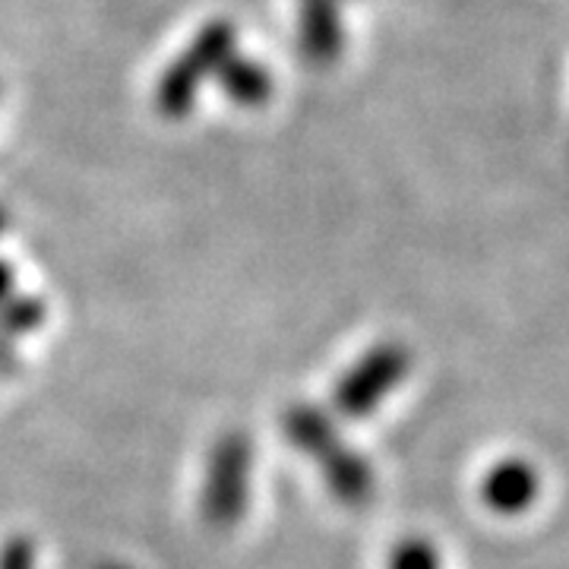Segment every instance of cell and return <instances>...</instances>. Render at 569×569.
<instances>
[{"instance_id":"7a4b0ae2","label":"cell","mask_w":569,"mask_h":569,"mask_svg":"<svg viewBox=\"0 0 569 569\" xmlns=\"http://www.w3.org/2000/svg\"><path fill=\"white\" fill-rule=\"evenodd\" d=\"M234 39L238 29L231 20L206 22L156 82V111L168 121L187 118L200 99L203 82L216 77L219 67L234 54Z\"/></svg>"},{"instance_id":"30bf717a","label":"cell","mask_w":569,"mask_h":569,"mask_svg":"<svg viewBox=\"0 0 569 569\" xmlns=\"http://www.w3.org/2000/svg\"><path fill=\"white\" fill-rule=\"evenodd\" d=\"M0 569H36V548L26 535H13L0 548Z\"/></svg>"},{"instance_id":"8992f818","label":"cell","mask_w":569,"mask_h":569,"mask_svg":"<svg viewBox=\"0 0 569 569\" xmlns=\"http://www.w3.org/2000/svg\"><path fill=\"white\" fill-rule=\"evenodd\" d=\"M301 44L313 63H329L342 51L339 0H301Z\"/></svg>"},{"instance_id":"6da1fadb","label":"cell","mask_w":569,"mask_h":569,"mask_svg":"<svg viewBox=\"0 0 569 569\" xmlns=\"http://www.w3.org/2000/svg\"><path fill=\"white\" fill-rule=\"evenodd\" d=\"M282 430L288 443L301 449L313 462H320L326 488L332 497L346 507H365L373 493V471L365 459L348 449L332 421L326 418L320 408L313 406H291L284 408Z\"/></svg>"},{"instance_id":"52a82bcc","label":"cell","mask_w":569,"mask_h":569,"mask_svg":"<svg viewBox=\"0 0 569 569\" xmlns=\"http://www.w3.org/2000/svg\"><path fill=\"white\" fill-rule=\"evenodd\" d=\"M216 80L222 86L224 96L234 104H241V108H260L272 96V73L260 61H253V58L231 54L219 67Z\"/></svg>"},{"instance_id":"7c38bea8","label":"cell","mask_w":569,"mask_h":569,"mask_svg":"<svg viewBox=\"0 0 569 569\" xmlns=\"http://www.w3.org/2000/svg\"><path fill=\"white\" fill-rule=\"evenodd\" d=\"M3 228H7V209L0 206V234H3Z\"/></svg>"},{"instance_id":"277c9868","label":"cell","mask_w":569,"mask_h":569,"mask_svg":"<svg viewBox=\"0 0 569 569\" xmlns=\"http://www.w3.org/2000/svg\"><path fill=\"white\" fill-rule=\"evenodd\" d=\"M408 373V351L396 342L367 351L358 365L336 383L332 402L348 418H365L402 383Z\"/></svg>"},{"instance_id":"5b68a950","label":"cell","mask_w":569,"mask_h":569,"mask_svg":"<svg viewBox=\"0 0 569 569\" xmlns=\"http://www.w3.org/2000/svg\"><path fill=\"white\" fill-rule=\"evenodd\" d=\"M535 497H538V475L522 459H507L493 466L481 481V500L503 516L529 509Z\"/></svg>"},{"instance_id":"9c48e42d","label":"cell","mask_w":569,"mask_h":569,"mask_svg":"<svg viewBox=\"0 0 569 569\" xmlns=\"http://www.w3.org/2000/svg\"><path fill=\"white\" fill-rule=\"evenodd\" d=\"M389 569H440L437 550L425 538H408L389 557Z\"/></svg>"},{"instance_id":"3957f363","label":"cell","mask_w":569,"mask_h":569,"mask_svg":"<svg viewBox=\"0 0 569 569\" xmlns=\"http://www.w3.org/2000/svg\"><path fill=\"white\" fill-rule=\"evenodd\" d=\"M253 488V443L244 430H224L206 456L200 509L209 529L231 531L241 526Z\"/></svg>"},{"instance_id":"8fae6325","label":"cell","mask_w":569,"mask_h":569,"mask_svg":"<svg viewBox=\"0 0 569 569\" xmlns=\"http://www.w3.org/2000/svg\"><path fill=\"white\" fill-rule=\"evenodd\" d=\"M13 295H17V272H13V266L0 260V305L10 301Z\"/></svg>"},{"instance_id":"ba28073f","label":"cell","mask_w":569,"mask_h":569,"mask_svg":"<svg viewBox=\"0 0 569 569\" xmlns=\"http://www.w3.org/2000/svg\"><path fill=\"white\" fill-rule=\"evenodd\" d=\"M48 307L36 295H13L0 305V339H20L44 323Z\"/></svg>"}]
</instances>
